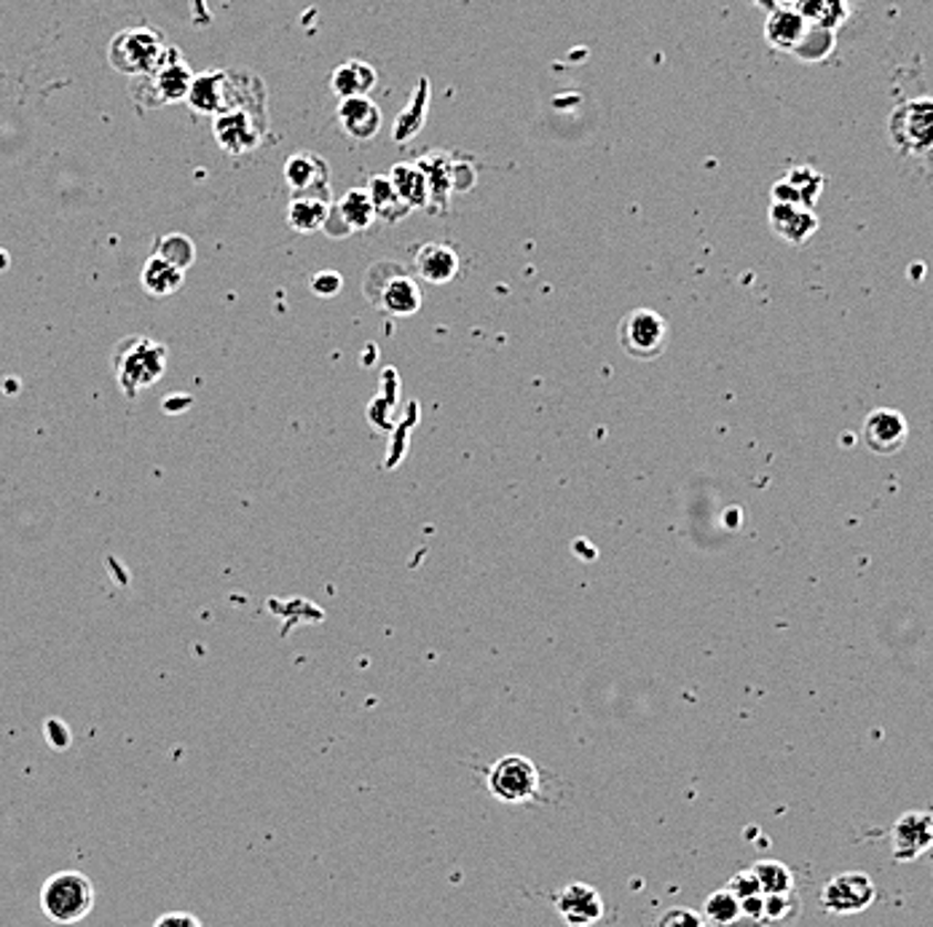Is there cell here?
Masks as SVG:
<instances>
[{"instance_id":"1","label":"cell","mask_w":933,"mask_h":927,"mask_svg":"<svg viewBox=\"0 0 933 927\" xmlns=\"http://www.w3.org/2000/svg\"><path fill=\"white\" fill-rule=\"evenodd\" d=\"M169 348L151 335H126L113 348V371L118 389L126 399H137L139 392L151 389L167 373Z\"/></svg>"},{"instance_id":"2","label":"cell","mask_w":933,"mask_h":927,"mask_svg":"<svg viewBox=\"0 0 933 927\" xmlns=\"http://www.w3.org/2000/svg\"><path fill=\"white\" fill-rule=\"evenodd\" d=\"M41 909L56 925H75L94 909V885L81 872H56L41 887Z\"/></svg>"},{"instance_id":"3","label":"cell","mask_w":933,"mask_h":927,"mask_svg":"<svg viewBox=\"0 0 933 927\" xmlns=\"http://www.w3.org/2000/svg\"><path fill=\"white\" fill-rule=\"evenodd\" d=\"M363 290L373 306L392 316H414L422 309V290L416 279L403 274V265L397 263L371 265Z\"/></svg>"},{"instance_id":"4","label":"cell","mask_w":933,"mask_h":927,"mask_svg":"<svg viewBox=\"0 0 933 927\" xmlns=\"http://www.w3.org/2000/svg\"><path fill=\"white\" fill-rule=\"evenodd\" d=\"M169 54L167 41L154 28H129L122 30L107 46V60L118 73L137 79L148 75L162 65L164 56Z\"/></svg>"},{"instance_id":"5","label":"cell","mask_w":933,"mask_h":927,"mask_svg":"<svg viewBox=\"0 0 933 927\" xmlns=\"http://www.w3.org/2000/svg\"><path fill=\"white\" fill-rule=\"evenodd\" d=\"M190 84H194V73H190V67L183 62L180 52L169 49V54L164 56V62L154 73L137 75V79L132 81V94H135L139 105L162 107L169 103H186Z\"/></svg>"},{"instance_id":"6","label":"cell","mask_w":933,"mask_h":927,"mask_svg":"<svg viewBox=\"0 0 933 927\" xmlns=\"http://www.w3.org/2000/svg\"><path fill=\"white\" fill-rule=\"evenodd\" d=\"M888 135L901 154H933V97H915L901 103L888 118Z\"/></svg>"},{"instance_id":"7","label":"cell","mask_w":933,"mask_h":927,"mask_svg":"<svg viewBox=\"0 0 933 927\" xmlns=\"http://www.w3.org/2000/svg\"><path fill=\"white\" fill-rule=\"evenodd\" d=\"M620 346L628 357L650 362L668 346V322L652 309H633L620 322Z\"/></svg>"},{"instance_id":"8","label":"cell","mask_w":933,"mask_h":927,"mask_svg":"<svg viewBox=\"0 0 933 927\" xmlns=\"http://www.w3.org/2000/svg\"><path fill=\"white\" fill-rule=\"evenodd\" d=\"M488 791L505 804H523L539 793V770L526 756H501L488 770Z\"/></svg>"},{"instance_id":"9","label":"cell","mask_w":933,"mask_h":927,"mask_svg":"<svg viewBox=\"0 0 933 927\" xmlns=\"http://www.w3.org/2000/svg\"><path fill=\"white\" fill-rule=\"evenodd\" d=\"M878 900V887L864 872L837 874L823 885L821 906L831 917H853L867 912Z\"/></svg>"},{"instance_id":"10","label":"cell","mask_w":933,"mask_h":927,"mask_svg":"<svg viewBox=\"0 0 933 927\" xmlns=\"http://www.w3.org/2000/svg\"><path fill=\"white\" fill-rule=\"evenodd\" d=\"M212 118L215 139H218L220 148L234 158L252 154V150L263 143L266 129H269V124H263V121L252 116V113L239 111V107H226V111H220L218 116Z\"/></svg>"},{"instance_id":"11","label":"cell","mask_w":933,"mask_h":927,"mask_svg":"<svg viewBox=\"0 0 933 927\" xmlns=\"http://www.w3.org/2000/svg\"><path fill=\"white\" fill-rule=\"evenodd\" d=\"M373 223H376V207H373L371 196L365 188H352L346 190L344 199L330 207L322 231L333 239H344L357 231H367Z\"/></svg>"},{"instance_id":"12","label":"cell","mask_w":933,"mask_h":927,"mask_svg":"<svg viewBox=\"0 0 933 927\" xmlns=\"http://www.w3.org/2000/svg\"><path fill=\"white\" fill-rule=\"evenodd\" d=\"M933 847V812L910 810L893 823L891 829V850L893 861L912 863L923 858Z\"/></svg>"},{"instance_id":"13","label":"cell","mask_w":933,"mask_h":927,"mask_svg":"<svg viewBox=\"0 0 933 927\" xmlns=\"http://www.w3.org/2000/svg\"><path fill=\"white\" fill-rule=\"evenodd\" d=\"M864 446L878 456H893L910 440V424H906L904 413L893 408H878L867 416L864 429Z\"/></svg>"},{"instance_id":"14","label":"cell","mask_w":933,"mask_h":927,"mask_svg":"<svg viewBox=\"0 0 933 927\" xmlns=\"http://www.w3.org/2000/svg\"><path fill=\"white\" fill-rule=\"evenodd\" d=\"M556 912L569 927H590L604 917V900L595 887L571 882L556 895Z\"/></svg>"},{"instance_id":"15","label":"cell","mask_w":933,"mask_h":927,"mask_svg":"<svg viewBox=\"0 0 933 927\" xmlns=\"http://www.w3.org/2000/svg\"><path fill=\"white\" fill-rule=\"evenodd\" d=\"M284 183H288L293 196L317 194L330 196V167L322 156L311 150H298L284 162Z\"/></svg>"},{"instance_id":"16","label":"cell","mask_w":933,"mask_h":927,"mask_svg":"<svg viewBox=\"0 0 933 927\" xmlns=\"http://www.w3.org/2000/svg\"><path fill=\"white\" fill-rule=\"evenodd\" d=\"M827 177L812 167H795L784 180H778L770 190V199L778 205H797V207H816L818 196H821Z\"/></svg>"},{"instance_id":"17","label":"cell","mask_w":933,"mask_h":927,"mask_svg":"<svg viewBox=\"0 0 933 927\" xmlns=\"http://www.w3.org/2000/svg\"><path fill=\"white\" fill-rule=\"evenodd\" d=\"M335 116H339L341 129H344L352 139H357V143H371V139L381 132V126H384L379 105L373 103L371 97L339 100V111H335Z\"/></svg>"},{"instance_id":"18","label":"cell","mask_w":933,"mask_h":927,"mask_svg":"<svg viewBox=\"0 0 933 927\" xmlns=\"http://www.w3.org/2000/svg\"><path fill=\"white\" fill-rule=\"evenodd\" d=\"M808 19H805L795 6H776L765 19V38L773 49L778 52L795 54L797 46L802 43L805 33H808Z\"/></svg>"},{"instance_id":"19","label":"cell","mask_w":933,"mask_h":927,"mask_svg":"<svg viewBox=\"0 0 933 927\" xmlns=\"http://www.w3.org/2000/svg\"><path fill=\"white\" fill-rule=\"evenodd\" d=\"M416 274L429 284H448L459 277L462 260L454 247L440 244V241H429V244L418 247L416 258Z\"/></svg>"},{"instance_id":"20","label":"cell","mask_w":933,"mask_h":927,"mask_svg":"<svg viewBox=\"0 0 933 927\" xmlns=\"http://www.w3.org/2000/svg\"><path fill=\"white\" fill-rule=\"evenodd\" d=\"M770 228L789 244H805L818 231L816 209L797 205H770Z\"/></svg>"},{"instance_id":"21","label":"cell","mask_w":933,"mask_h":927,"mask_svg":"<svg viewBox=\"0 0 933 927\" xmlns=\"http://www.w3.org/2000/svg\"><path fill=\"white\" fill-rule=\"evenodd\" d=\"M418 167L427 175L429 183V209L440 212L446 209L450 194H454V158L446 150H429L418 158Z\"/></svg>"},{"instance_id":"22","label":"cell","mask_w":933,"mask_h":927,"mask_svg":"<svg viewBox=\"0 0 933 927\" xmlns=\"http://www.w3.org/2000/svg\"><path fill=\"white\" fill-rule=\"evenodd\" d=\"M226 70H207V73L194 75L186 97L190 111L201 113V116H218L226 107Z\"/></svg>"},{"instance_id":"23","label":"cell","mask_w":933,"mask_h":927,"mask_svg":"<svg viewBox=\"0 0 933 927\" xmlns=\"http://www.w3.org/2000/svg\"><path fill=\"white\" fill-rule=\"evenodd\" d=\"M379 73L371 62L365 60H349L344 65H339L330 75V88L339 100L349 97H367L371 88L376 86Z\"/></svg>"},{"instance_id":"24","label":"cell","mask_w":933,"mask_h":927,"mask_svg":"<svg viewBox=\"0 0 933 927\" xmlns=\"http://www.w3.org/2000/svg\"><path fill=\"white\" fill-rule=\"evenodd\" d=\"M330 207H333V196H317V194H301L293 196L288 205V226L298 233H314L322 231L325 226Z\"/></svg>"},{"instance_id":"25","label":"cell","mask_w":933,"mask_h":927,"mask_svg":"<svg viewBox=\"0 0 933 927\" xmlns=\"http://www.w3.org/2000/svg\"><path fill=\"white\" fill-rule=\"evenodd\" d=\"M429 97H433V84H429V79H418V84L414 88V94H411L408 105L400 111L395 126H392V137H395V143H400V145L408 143V139H414L418 132L424 129Z\"/></svg>"},{"instance_id":"26","label":"cell","mask_w":933,"mask_h":927,"mask_svg":"<svg viewBox=\"0 0 933 927\" xmlns=\"http://www.w3.org/2000/svg\"><path fill=\"white\" fill-rule=\"evenodd\" d=\"M390 180L400 199L411 209H429V183L416 162H400L392 167Z\"/></svg>"},{"instance_id":"27","label":"cell","mask_w":933,"mask_h":927,"mask_svg":"<svg viewBox=\"0 0 933 927\" xmlns=\"http://www.w3.org/2000/svg\"><path fill=\"white\" fill-rule=\"evenodd\" d=\"M139 282H143V290L148 292V295L167 298L183 288V282H186V271L177 269V265L169 263V260L151 256L148 260H145Z\"/></svg>"},{"instance_id":"28","label":"cell","mask_w":933,"mask_h":927,"mask_svg":"<svg viewBox=\"0 0 933 927\" xmlns=\"http://www.w3.org/2000/svg\"><path fill=\"white\" fill-rule=\"evenodd\" d=\"M367 196H371L373 207H376V218L386 220V223H400L403 218H408L414 209L405 205L403 199H400V194L392 186L390 175H373L371 180H367Z\"/></svg>"},{"instance_id":"29","label":"cell","mask_w":933,"mask_h":927,"mask_svg":"<svg viewBox=\"0 0 933 927\" xmlns=\"http://www.w3.org/2000/svg\"><path fill=\"white\" fill-rule=\"evenodd\" d=\"M703 919L708 927H744V914H740V900L735 898L727 887L711 893L703 904Z\"/></svg>"},{"instance_id":"30","label":"cell","mask_w":933,"mask_h":927,"mask_svg":"<svg viewBox=\"0 0 933 927\" xmlns=\"http://www.w3.org/2000/svg\"><path fill=\"white\" fill-rule=\"evenodd\" d=\"M795 9L808 19V24L834 30V33H837V28H840V24L850 17L848 0H799Z\"/></svg>"},{"instance_id":"31","label":"cell","mask_w":933,"mask_h":927,"mask_svg":"<svg viewBox=\"0 0 933 927\" xmlns=\"http://www.w3.org/2000/svg\"><path fill=\"white\" fill-rule=\"evenodd\" d=\"M751 874L757 876V885L761 895H780L795 890V876L789 866L780 861H759L751 866Z\"/></svg>"},{"instance_id":"32","label":"cell","mask_w":933,"mask_h":927,"mask_svg":"<svg viewBox=\"0 0 933 927\" xmlns=\"http://www.w3.org/2000/svg\"><path fill=\"white\" fill-rule=\"evenodd\" d=\"M799 912H802V900L797 890L765 895V927H789L799 919Z\"/></svg>"},{"instance_id":"33","label":"cell","mask_w":933,"mask_h":927,"mask_svg":"<svg viewBox=\"0 0 933 927\" xmlns=\"http://www.w3.org/2000/svg\"><path fill=\"white\" fill-rule=\"evenodd\" d=\"M154 256L169 260V263L177 265V269L188 271L196 260V244L190 241L186 233H167L156 241Z\"/></svg>"},{"instance_id":"34","label":"cell","mask_w":933,"mask_h":927,"mask_svg":"<svg viewBox=\"0 0 933 927\" xmlns=\"http://www.w3.org/2000/svg\"><path fill=\"white\" fill-rule=\"evenodd\" d=\"M831 49H834V30L810 24L808 33H805L802 43H799L795 54L805 62H818V60H827V56L831 54Z\"/></svg>"},{"instance_id":"35","label":"cell","mask_w":933,"mask_h":927,"mask_svg":"<svg viewBox=\"0 0 933 927\" xmlns=\"http://www.w3.org/2000/svg\"><path fill=\"white\" fill-rule=\"evenodd\" d=\"M657 927H706V919L701 912L687 909V906H674V909L660 914Z\"/></svg>"},{"instance_id":"36","label":"cell","mask_w":933,"mask_h":927,"mask_svg":"<svg viewBox=\"0 0 933 927\" xmlns=\"http://www.w3.org/2000/svg\"><path fill=\"white\" fill-rule=\"evenodd\" d=\"M727 890L735 895L738 900L744 898H751V895H761L759 885H757V876L751 874V868H746V872H738L733 876V879L727 882Z\"/></svg>"},{"instance_id":"37","label":"cell","mask_w":933,"mask_h":927,"mask_svg":"<svg viewBox=\"0 0 933 927\" xmlns=\"http://www.w3.org/2000/svg\"><path fill=\"white\" fill-rule=\"evenodd\" d=\"M341 288H344V279L335 274V271H320V274L311 279V292L320 298L339 295Z\"/></svg>"},{"instance_id":"38","label":"cell","mask_w":933,"mask_h":927,"mask_svg":"<svg viewBox=\"0 0 933 927\" xmlns=\"http://www.w3.org/2000/svg\"><path fill=\"white\" fill-rule=\"evenodd\" d=\"M154 927H201V923L199 917H194V914L188 912H169L162 914Z\"/></svg>"},{"instance_id":"39","label":"cell","mask_w":933,"mask_h":927,"mask_svg":"<svg viewBox=\"0 0 933 927\" xmlns=\"http://www.w3.org/2000/svg\"><path fill=\"white\" fill-rule=\"evenodd\" d=\"M784 3H786V6H797L799 0H784Z\"/></svg>"}]
</instances>
